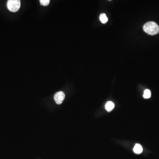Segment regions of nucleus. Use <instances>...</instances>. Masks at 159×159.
<instances>
[{
	"instance_id": "nucleus-1",
	"label": "nucleus",
	"mask_w": 159,
	"mask_h": 159,
	"mask_svg": "<svg viewBox=\"0 0 159 159\" xmlns=\"http://www.w3.org/2000/svg\"><path fill=\"white\" fill-rule=\"evenodd\" d=\"M143 30L150 35H156L159 32V26L153 21L147 22L143 26Z\"/></svg>"
},
{
	"instance_id": "nucleus-2",
	"label": "nucleus",
	"mask_w": 159,
	"mask_h": 159,
	"mask_svg": "<svg viewBox=\"0 0 159 159\" xmlns=\"http://www.w3.org/2000/svg\"><path fill=\"white\" fill-rule=\"evenodd\" d=\"M7 7L10 11L16 12L20 8V1L19 0H9L7 2Z\"/></svg>"
},
{
	"instance_id": "nucleus-3",
	"label": "nucleus",
	"mask_w": 159,
	"mask_h": 159,
	"mask_svg": "<svg viewBox=\"0 0 159 159\" xmlns=\"http://www.w3.org/2000/svg\"><path fill=\"white\" fill-rule=\"evenodd\" d=\"M65 94L62 91L57 92L54 95V99L57 104H61L65 99Z\"/></svg>"
},
{
	"instance_id": "nucleus-4",
	"label": "nucleus",
	"mask_w": 159,
	"mask_h": 159,
	"mask_svg": "<svg viewBox=\"0 0 159 159\" xmlns=\"http://www.w3.org/2000/svg\"><path fill=\"white\" fill-rule=\"evenodd\" d=\"M115 104L111 101H108L106 104L105 109L108 112H110L114 109Z\"/></svg>"
},
{
	"instance_id": "nucleus-5",
	"label": "nucleus",
	"mask_w": 159,
	"mask_h": 159,
	"mask_svg": "<svg viewBox=\"0 0 159 159\" xmlns=\"http://www.w3.org/2000/svg\"><path fill=\"white\" fill-rule=\"evenodd\" d=\"M134 153L137 154H140L143 152L142 147L139 144H136L133 149Z\"/></svg>"
},
{
	"instance_id": "nucleus-6",
	"label": "nucleus",
	"mask_w": 159,
	"mask_h": 159,
	"mask_svg": "<svg viewBox=\"0 0 159 159\" xmlns=\"http://www.w3.org/2000/svg\"><path fill=\"white\" fill-rule=\"evenodd\" d=\"M99 20L103 24H105L108 21V18L105 13H101L99 15Z\"/></svg>"
},
{
	"instance_id": "nucleus-7",
	"label": "nucleus",
	"mask_w": 159,
	"mask_h": 159,
	"mask_svg": "<svg viewBox=\"0 0 159 159\" xmlns=\"http://www.w3.org/2000/svg\"><path fill=\"white\" fill-rule=\"evenodd\" d=\"M151 93L150 90L148 89H146L144 91L143 97L145 99H149L151 97Z\"/></svg>"
},
{
	"instance_id": "nucleus-8",
	"label": "nucleus",
	"mask_w": 159,
	"mask_h": 159,
	"mask_svg": "<svg viewBox=\"0 0 159 159\" xmlns=\"http://www.w3.org/2000/svg\"><path fill=\"white\" fill-rule=\"evenodd\" d=\"M40 2L42 6H47L50 4V0H40Z\"/></svg>"
}]
</instances>
